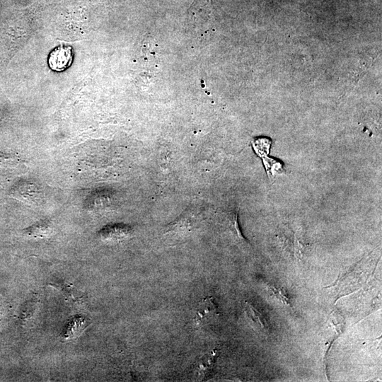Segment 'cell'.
I'll return each instance as SVG.
<instances>
[{
	"label": "cell",
	"mask_w": 382,
	"mask_h": 382,
	"mask_svg": "<svg viewBox=\"0 0 382 382\" xmlns=\"http://www.w3.org/2000/svg\"><path fill=\"white\" fill-rule=\"evenodd\" d=\"M11 195L16 199L30 204H37L42 198L39 187L27 181H20L11 190Z\"/></svg>",
	"instance_id": "cell-1"
},
{
	"label": "cell",
	"mask_w": 382,
	"mask_h": 382,
	"mask_svg": "<svg viewBox=\"0 0 382 382\" xmlns=\"http://www.w3.org/2000/svg\"><path fill=\"white\" fill-rule=\"evenodd\" d=\"M219 316V310L214 299L209 296L203 299L198 303L195 321L197 325H205L209 324Z\"/></svg>",
	"instance_id": "cell-2"
},
{
	"label": "cell",
	"mask_w": 382,
	"mask_h": 382,
	"mask_svg": "<svg viewBox=\"0 0 382 382\" xmlns=\"http://www.w3.org/2000/svg\"><path fill=\"white\" fill-rule=\"evenodd\" d=\"M72 60V48L69 46H59L50 52L48 64L52 70L62 71L71 65Z\"/></svg>",
	"instance_id": "cell-3"
},
{
	"label": "cell",
	"mask_w": 382,
	"mask_h": 382,
	"mask_svg": "<svg viewBox=\"0 0 382 382\" xmlns=\"http://www.w3.org/2000/svg\"><path fill=\"white\" fill-rule=\"evenodd\" d=\"M217 357L218 350L212 349L197 361L194 371L197 380H204L209 376L215 367Z\"/></svg>",
	"instance_id": "cell-4"
},
{
	"label": "cell",
	"mask_w": 382,
	"mask_h": 382,
	"mask_svg": "<svg viewBox=\"0 0 382 382\" xmlns=\"http://www.w3.org/2000/svg\"><path fill=\"white\" fill-rule=\"evenodd\" d=\"M245 311L249 318L262 330L267 331L270 325L265 313L257 305L245 301L244 306Z\"/></svg>",
	"instance_id": "cell-5"
},
{
	"label": "cell",
	"mask_w": 382,
	"mask_h": 382,
	"mask_svg": "<svg viewBox=\"0 0 382 382\" xmlns=\"http://www.w3.org/2000/svg\"><path fill=\"white\" fill-rule=\"evenodd\" d=\"M87 325L86 318L81 316L75 317L66 324L61 336L65 340L74 339L83 332Z\"/></svg>",
	"instance_id": "cell-6"
},
{
	"label": "cell",
	"mask_w": 382,
	"mask_h": 382,
	"mask_svg": "<svg viewBox=\"0 0 382 382\" xmlns=\"http://www.w3.org/2000/svg\"><path fill=\"white\" fill-rule=\"evenodd\" d=\"M52 231V225L48 221H40L24 230L26 235L37 238L48 237Z\"/></svg>",
	"instance_id": "cell-7"
},
{
	"label": "cell",
	"mask_w": 382,
	"mask_h": 382,
	"mask_svg": "<svg viewBox=\"0 0 382 382\" xmlns=\"http://www.w3.org/2000/svg\"><path fill=\"white\" fill-rule=\"evenodd\" d=\"M268 289L272 295L280 301L283 304L286 306H291L290 299L283 287L270 284L268 286Z\"/></svg>",
	"instance_id": "cell-8"
},
{
	"label": "cell",
	"mask_w": 382,
	"mask_h": 382,
	"mask_svg": "<svg viewBox=\"0 0 382 382\" xmlns=\"http://www.w3.org/2000/svg\"><path fill=\"white\" fill-rule=\"evenodd\" d=\"M17 162L15 156L0 152V167H13Z\"/></svg>",
	"instance_id": "cell-9"
}]
</instances>
